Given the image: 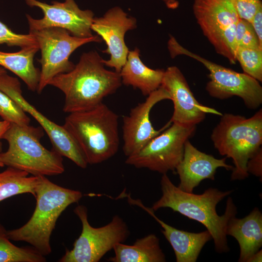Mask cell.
Wrapping results in <instances>:
<instances>
[{
  "label": "cell",
  "mask_w": 262,
  "mask_h": 262,
  "mask_svg": "<svg viewBox=\"0 0 262 262\" xmlns=\"http://www.w3.org/2000/svg\"><path fill=\"white\" fill-rule=\"evenodd\" d=\"M161 186L162 195L153 203L151 209L154 211L162 208H169L200 222L211 233L217 252L221 253L229 251L226 229L229 219L236 215L237 208L230 197L228 198L223 215H218L216 207L232 192V190L223 192L210 188L200 195L186 192L174 185L166 174L162 175Z\"/></svg>",
  "instance_id": "6da1fadb"
},
{
  "label": "cell",
  "mask_w": 262,
  "mask_h": 262,
  "mask_svg": "<svg viewBox=\"0 0 262 262\" xmlns=\"http://www.w3.org/2000/svg\"><path fill=\"white\" fill-rule=\"evenodd\" d=\"M96 51L83 53L69 72L58 74L49 82L65 95L63 111L71 113L91 109L121 86L119 73L104 68Z\"/></svg>",
  "instance_id": "7a4b0ae2"
},
{
  "label": "cell",
  "mask_w": 262,
  "mask_h": 262,
  "mask_svg": "<svg viewBox=\"0 0 262 262\" xmlns=\"http://www.w3.org/2000/svg\"><path fill=\"white\" fill-rule=\"evenodd\" d=\"M35 194L36 206L30 219L19 228L7 230V234L10 240L27 242L46 256L51 252L50 239L57 219L67 207L81 199L82 194L40 176Z\"/></svg>",
  "instance_id": "3957f363"
},
{
  "label": "cell",
  "mask_w": 262,
  "mask_h": 262,
  "mask_svg": "<svg viewBox=\"0 0 262 262\" xmlns=\"http://www.w3.org/2000/svg\"><path fill=\"white\" fill-rule=\"evenodd\" d=\"M118 115L102 102L68 114L63 125L78 145L88 164L101 163L118 151Z\"/></svg>",
  "instance_id": "277c9868"
},
{
  "label": "cell",
  "mask_w": 262,
  "mask_h": 262,
  "mask_svg": "<svg viewBox=\"0 0 262 262\" xmlns=\"http://www.w3.org/2000/svg\"><path fill=\"white\" fill-rule=\"evenodd\" d=\"M211 138L221 155L232 160L231 180L245 179L249 175L246 170L248 160L262 147V109L248 118L232 114H222Z\"/></svg>",
  "instance_id": "5b68a950"
},
{
  "label": "cell",
  "mask_w": 262,
  "mask_h": 262,
  "mask_svg": "<svg viewBox=\"0 0 262 262\" xmlns=\"http://www.w3.org/2000/svg\"><path fill=\"white\" fill-rule=\"evenodd\" d=\"M43 129L30 125L10 124L2 139L8 144L5 152L0 153L4 166L22 170L32 176H55L65 171L62 156L49 150L40 143Z\"/></svg>",
  "instance_id": "8992f818"
},
{
  "label": "cell",
  "mask_w": 262,
  "mask_h": 262,
  "mask_svg": "<svg viewBox=\"0 0 262 262\" xmlns=\"http://www.w3.org/2000/svg\"><path fill=\"white\" fill-rule=\"evenodd\" d=\"M193 11L203 34L216 52L235 64V34L239 17L233 0H194Z\"/></svg>",
  "instance_id": "52a82bcc"
},
{
  "label": "cell",
  "mask_w": 262,
  "mask_h": 262,
  "mask_svg": "<svg viewBox=\"0 0 262 262\" xmlns=\"http://www.w3.org/2000/svg\"><path fill=\"white\" fill-rule=\"evenodd\" d=\"M74 212L82 222V231L73 248L66 250L60 262H98L116 244L124 242L130 235L126 222L117 215L108 224L94 228L88 222L85 206H77Z\"/></svg>",
  "instance_id": "ba28073f"
},
{
  "label": "cell",
  "mask_w": 262,
  "mask_h": 262,
  "mask_svg": "<svg viewBox=\"0 0 262 262\" xmlns=\"http://www.w3.org/2000/svg\"><path fill=\"white\" fill-rule=\"evenodd\" d=\"M173 55H184L201 63L209 72L206 90L214 98L225 99L240 98L246 107L257 109L262 104V87L260 82L245 73H240L209 61L184 48L178 42L172 47Z\"/></svg>",
  "instance_id": "9c48e42d"
},
{
  "label": "cell",
  "mask_w": 262,
  "mask_h": 262,
  "mask_svg": "<svg viewBox=\"0 0 262 262\" xmlns=\"http://www.w3.org/2000/svg\"><path fill=\"white\" fill-rule=\"evenodd\" d=\"M29 33L35 37L41 53V58L38 60L41 65L36 90L38 93L55 76L73 69L75 65L69 58L75 50L85 44L102 40L98 35L88 38L76 37L59 28H48Z\"/></svg>",
  "instance_id": "30bf717a"
},
{
  "label": "cell",
  "mask_w": 262,
  "mask_h": 262,
  "mask_svg": "<svg viewBox=\"0 0 262 262\" xmlns=\"http://www.w3.org/2000/svg\"><path fill=\"white\" fill-rule=\"evenodd\" d=\"M196 130V126L172 123L138 152L128 157L125 163L162 174L175 171L183 158L185 143L194 135Z\"/></svg>",
  "instance_id": "8fae6325"
},
{
  "label": "cell",
  "mask_w": 262,
  "mask_h": 262,
  "mask_svg": "<svg viewBox=\"0 0 262 262\" xmlns=\"http://www.w3.org/2000/svg\"><path fill=\"white\" fill-rule=\"evenodd\" d=\"M0 90L40 124L49 136L53 150L70 159L78 166L82 168L87 167L88 164L85 157L72 137L63 126L49 120L23 97L20 83L17 78L10 76L6 73L0 75Z\"/></svg>",
  "instance_id": "7c38bea8"
},
{
  "label": "cell",
  "mask_w": 262,
  "mask_h": 262,
  "mask_svg": "<svg viewBox=\"0 0 262 262\" xmlns=\"http://www.w3.org/2000/svg\"><path fill=\"white\" fill-rule=\"evenodd\" d=\"M25 1L30 6L39 8L44 14L41 19L26 15L30 31L54 27L65 29L80 38L93 36L91 30L93 13L89 10L80 9L74 0H65L63 2L55 1L51 4L37 0Z\"/></svg>",
  "instance_id": "4fadbf2b"
},
{
  "label": "cell",
  "mask_w": 262,
  "mask_h": 262,
  "mask_svg": "<svg viewBox=\"0 0 262 262\" xmlns=\"http://www.w3.org/2000/svg\"><path fill=\"white\" fill-rule=\"evenodd\" d=\"M171 100L168 92L161 85L147 96L146 100L132 108L128 115L123 117V151L128 157L138 152L152 138L172 123L169 121L161 129L155 130L150 119V113L157 103Z\"/></svg>",
  "instance_id": "5bb4252c"
},
{
  "label": "cell",
  "mask_w": 262,
  "mask_h": 262,
  "mask_svg": "<svg viewBox=\"0 0 262 262\" xmlns=\"http://www.w3.org/2000/svg\"><path fill=\"white\" fill-rule=\"evenodd\" d=\"M136 28V19L128 16L119 7L109 9L102 16L94 17L91 30L105 42L107 48L102 52L110 55L108 60L102 59L104 65L120 72L129 52L125 42V34Z\"/></svg>",
  "instance_id": "9a60e30c"
},
{
  "label": "cell",
  "mask_w": 262,
  "mask_h": 262,
  "mask_svg": "<svg viewBox=\"0 0 262 262\" xmlns=\"http://www.w3.org/2000/svg\"><path fill=\"white\" fill-rule=\"evenodd\" d=\"M161 86L169 93L174 111L169 121L187 126H196L207 114L221 116L214 108L200 103L194 97L184 76L176 66L164 70Z\"/></svg>",
  "instance_id": "2e32d148"
},
{
  "label": "cell",
  "mask_w": 262,
  "mask_h": 262,
  "mask_svg": "<svg viewBox=\"0 0 262 262\" xmlns=\"http://www.w3.org/2000/svg\"><path fill=\"white\" fill-rule=\"evenodd\" d=\"M226 159H217L200 151L188 140L184 145L183 158L175 170L180 180L178 187L183 191L193 193L203 180H214L218 168L232 170L233 166L227 164Z\"/></svg>",
  "instance_id": "e0dca14e"
},
{
  "label": "cell",
  "mask_w": 262,
  "mask_h": 262,
  "mask_svg": "<svg viewBox=\"0 0 262 262\" xmlns=\"http://www.w3.org/2000/svg\"><path fill=\"white\" fill-rule=\"evenodd\" d=\"M127 198L129 203L141 207L160 224L162 233L173 248L177 262H196L203 246L212 239L207 229L195 233L177 229L157 217L151 208L145 206L139 199H133L130 195Z\"/></svg>",
  "instance_id": "ac0fdd59"
},
{
  "label": "cell",
  "mask_w": 262,
  "mask_h": 262,
  "mask_svg": "<svg viewBox=\"0 0 262 262\" xmlns=\"http://www.w3.org/2000/svg\"><path fill=\"white\" fill-rule=\"evenodd\" d=\"M226 234L236 239L240 247L239 262H247L262 246V214L255 207L242 218L235 216L229 220Z\"/></svg>",
  "instance_id": "d6986e66"
},
{
  "label": "cell",
  "mask_w": 262,
  "mask_h": 262,
  "mask_svg": "<svg viewBox=\"0 0 262 262\" xmlns=\"http://www.w3.org/2000/svg\"><path fill=\"white\" fill-rule=\"evenodd\" d=\"M164 72V69L147 66L140 59L139 49L135 48L129 51L119 74L122 83L137 88L147 96L161 86Z\"/></svg>",
  "instance_id": "ffe728a7"
},
{
  "label": "cell",
  "mask_w": 262,
  "mask_h": 262,
  "mask_svg": "<svg viewBox=\"0 0 262 262\" xmlns=\"http://www.w3.org/2000/svg\"><path fill=\"white\" fill-rule=\"evenodd\" d=\"M115 255L108 261L112 262H164L165 256L159 238L149 234L138 239L131 245L116 244L113 249Z\"/></svg>",
  "instance_id": "44dd1931"
},
{
  "label": "cell",
  "mask_w": 262,
  "mask_h": 262,
  "mask_svg": "<svg viewBox=\"0 0 262 262\" xmlns=\"http://www.w3.org/2000/svg\"><path fill=\"white\" fill-rule=\"evenodd\" d=\"M39 49L38 46H33L16 52L0 51V65L19 77L32 91L37 90L40 79V71L33 64Z\"/></svg>",
  "instance_id": "7402d4cb"
},
{
  "label": "cell",
  "mask_w": 262,
  "mask_h": 262,
  "mask_svg": "<svg viewBox=\"0 0 262 262\" xmlns=\"http://www.w3.org/2000/svg\"><path fill=\"white\" fill-rule=\"evenodd\" d=\"M25 171L11 167L0 172V202L11 196L31 194L35 196L39 176H28Z\"/></svg>",
  "instance_id": "603a6c76"
},
{
  "label": "cell",
  "mask_w": 262,
  "mask_h": 262,
  "mask_svg": "<svg viewBox=\"0 0 262 262\" xmlns=\"http://www.w3.org/2000/svg\"><path fill=\"white\" fill-rule=\"evenodd\" d=\"M45 256L32 247H18L10 241L0 224V262H44Z\"/></svg>",
  "instance_id": "cb8c5ba5"
},
{
  "label": "cell",
  "mask_w": 262,
  "mask_h": 262,
  "mask_svg": "<svg viewBox=\"0 0 262 262\" xmlns=\"http://www.w3.org/2000/svg\"><path fill=\"white\" fill-rule=\"evenodd\" d=\"M235 58L244 73L258 82H262V49L237 47Z\"/></svg>",
  "instance_id": "d4e9b609"
},
{
  "label": "cell",
  "mask_w": 262,
  "mask_h": 262,
  "mask_svg": "<svg viewBox=\"0 0 262 262\" xmlns=\"http://www.w3.org/2000/svg\"><path fill=\"white\" fill-rule=\"evenodd\" d=\"M0 116L10 124L26 126L30 123V118L24 110L0 90Z\"/></svg>",
  "instance_id": "484cf974"
},
{
  "label": "cell",
  "mask_w": 262,
  "mask_h": 262,
  "mask_svg": "<svg viewBox=\"0 0 262 262\" xmlns=\"http://www.w3.org/2000/svg\"><path fill=\"white\" fill-rule=\"evenodd\" d=\"M235 42L237 47L262 49L258 36L249 21L239 18L236 27Z\"/></svg>",
  "instance_id": "4316f807"
},
{
  "label": "cell",
  "mask_w": 262,
  "mask_h": 262,
  "mask_svg": "<svg viewBox=\"0 0 262 262\" xmlns=\"http://www.w3.org/2000/svg\"><path fill=\"white\" fill-rule=\"evenodd\" d=\"M5 44L9 46H18L22 48L38 46L34 36L28 34H18L13 32L0 21V45Z\"/></svg>",
  "instance_id": "83f0119b"
},
{
  "label": "cell",
  "mask_w": 262,
  "mask_h": 262,
  "mask_svg": "<svg viewBox=\"0 0 262 262\" xmlns=\"http://www.w3.org/2000/svg\"><path fill=\"white\" fill-rule=\"evenodd\" d=\"M233 1L239 18L249 22L262 6L261 0H233Z\"/></svg>",
  "instance_id": "f1b7e54d"
},
{
  "label": "cell",
  "mask_w": 262,
  "mask_h": 262,
  "mask_svg": "<svg viewBox=\"0 0 262 262\" xmlns=\"http://www.w3.org/2000/svg\"><path fill=\"white\" fill-rule=\"evenodd\" d=\"M246 170L262 179V147H261L247 161Z\"/></svg>",
  "instance_id": "f546056e"
},
{
  "label": "cell",
  "mask_w": 262,
  "mask_h": 262,
  "mask_svg": "<svg viewBox=\"0 0 262 262\" xmlns=\"http://www.w3.org/2000/svg\"><path fill=\"white\" fill-rule=\"evenodd\" d=\"M250 23L262 46V6L261 7L253 16Z\"/></svg>",
  "instance_id": "4dcf8cb0"
},
{
  "label": "cell",
  "mask_w": 262,
  "mask_h": 262,
  "mask_svg": "<svg viewBox=\"0 0 262 262\" xmlns=\"http://www.w3.org/2000/svg\"><path fill=\"white\" fill-rule=\"evenodd\" d=\"M10 126V123L6 121H0V153L2 152V144L0 140L2 139V137L7 130Z\"/></svg>",
  "instance_id": "1f68e13d"
},
{
  "label": "cell",
  "mask_w": 262,
  "mask_h": 262,
  "mask_svg": "<svg viewBox=\"0 0 262 262\" xmlns=\"http://www.w3.org/2000/svg\"><path fill=\"white\" fill-rule=\"evenodd\" d=\"M162 0L166 6L172 10L177 9L179 6V2L177 0Z\"/></svg>",
  "instance_id": "d6a6232c"
},
{
  "label": "cell",
  "mask_w": 262,
  "mask_h": 262,
  "mask_svg": "<svg viewBox=\"0 0 262 262\" xmlns=\"http://www.w3.org/2000/svg\"><path fill=\"white\" fill-rule=\"evenodd\" d=\"M262 249L253 254L247 260V262H262Z\"/></svg>",
  "instance_id": "836d02e7"
},
{
  "label": "cell",
  "mask_w": 262,
  "mask_h": 262,
  "mask_svg": "<svg viewBox=\"0 0 262 262\" xmlns=\"http://www.w3.org/2000/svg\"><path fill=\"white\" fill-rule=\"evenodd\" d=\"M6 73V70L3 67H0V76Z\"/></svg>",
  "instance_id": "e575fe53"
},
{
  "label": "cell",
  "mask_w": 262,
  "mask_h": 262,
  "mask_svg": "<svg viewBox=\"0 0 262 262\" xmlns=\"http://www.w3.org/2000/svg\"><path fill=\"white\" fill-rule=\"evenodd\" d=\"M4 165L0 162V167H3Z\"/></svg>",
  "instance_id": "d590c367"
}]
</instances>
